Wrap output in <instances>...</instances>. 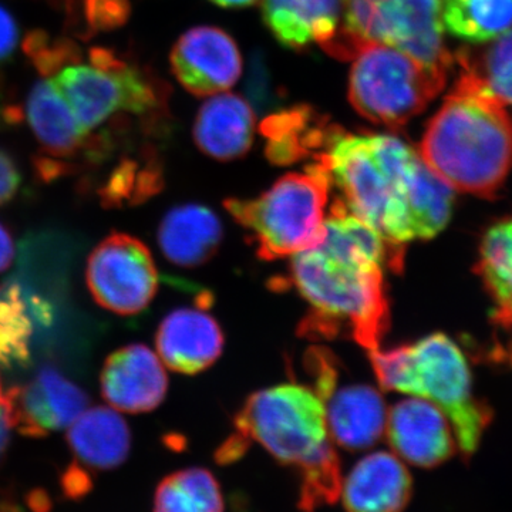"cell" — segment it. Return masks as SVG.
I'll list each match as a JSON object with an SVG mask.
<instances>
[{"instance_id":"cell-1","label":"cell","mask_w":512,"mask_h":512,"mask_svg":"<svg viewBox=\"0 0 512 512\" xmlns=\"http://www.w3.org/2000/svg\"><path fill=\"white\" fill-rule=\"evenodd\" d=\"M394 248L339 200L329 205L326 235L315 248L292 256L289 282L308 302L299 333L305 338L348 336L376 350L390 326L384 269L402 271Z\"/></svg>"},{"instance_id":"cell-2","label":"cell","mask_w":512,"mask_h":512,"mask_svg":"<svg viewBox=\"0 0 512 512\" xmlns=\"http://www.w3.org/2000/svg\"><path fill=\"white\" fill-rule=\"evenodd\" d=\"M235 434L217 453L231 463L255 441L282 466L301 478L299 510L316 512L335 503L342 488V470L326 421L325 403L309 386L284 383L249 396L235 417Z\"/></svg>"},{"instance_id":"cell-3","label":"cell","mask_w":512,"mask_h":512,"mask_svg":"<svg viewBox=\"0 0 512 512\" xmlns=\"http://www.w3.org/2000/svg\"><path fill=\"white\" fill-rule=\"evenodd\" d=\"M466 69L421 140V160L451 190L494 198L512 170V114Z\"/></svg>"},{"instance_id":"cell-4","label":"cell","mask_w":512,"mask_h":512,"mask_svg":"<svg viewBox=\"0 0 512 512\" xmlns=\"http://www.w3.org/2000/svg\"><path fill=\"white\" fill-rule=\"evenodd\" d=\"M315 160L325 165L330 190L357 218L394 248L413 242L410 198L419 151L390 134L346 133L333 126Z\"/></svg>"},{"instance_id":"cell-5","label":"cell","mask_w":512,"mask_h":512,"mask_svg":"<svg viewBox=\"0 0 512 512\" xmlns=\"http://www.w3.org/2000/svg\"><path fill=\"white\" fill-rule=\"evenodd\" d=\"M380 387L421 397L446 414L464 460L476 453L493 420V410L474 394L463 350L444 333L410 345L369 352Z\"/></svg>"},{"instance_id":"cell-6","label":"cell","mask_w":512,"mask_h":512,"mask_svg":"<svg viewBox=\"0 0 512 512\" xmlns=\"http://www.w3.org/2000/svg\"><path fill=\"white\" fill-rule=\"evenodd\" d=\"M329 174L316 160L305 173L286 174L252 200H228L225 208L249 234L265 261L292 258L315 248L326 235Z\"/></svg>"},{"instance_id":"cell-7","label":"cell","mask_w":512,"mask_h":512,"mask_svg":"<svg viewBox=\"0 0 512 512\" xmlns=\"http://www.w3.org/2000/svg\"><path fill=\"white\" fill-rule=\"evenodd\" d=\"M441 0H343V25L329 55L353 59L367 43L402 50L447 77L453 57L444 43Z\"/></svg>"},{"instance_id":"cell-8","label":"cell","mask_w":512,"mask_h":512,"mask_svg":"<svg viewBox=\"0 0 512 512\" xmlns=\"http://www.w3.org/2000/svg\"><path fill=\"white\" fill-rule=\"evenodd\" d=\"M446 80L402 50L367 43L353 57L349 101L366 120L399 131L427 109Z\"/></svg>"},{"instance_id":"cell-9","label":"cell","mask_w":512,"mask_h":512,"mask_svg":"<svg viewBox=\"0 0 512 512\" xmlns=\"http://www.w3.org/2000/svg\"><path fill=\"white\" fill-rule=\"evenodd\" d=\"M89 57V64L74 63L50 79L87 136L120 111L148 116L164 106L165 93L148 70L104 47H93Z\"/></svg>"},{"instance_id":"cell-10","label":"cell","mask_w":512,"mask_h":512,"mask_svg":"<svg viewBox=\"0 0 512 512\" xmlns=\"http://www.w3.org/2000/svg\"><path fill=\"white\" fill-rule=\"evenodd\" d=\"M86 285L100 308L120 316H136L156 298V261L143 241L113 232L89 255Z\"/></svg>"},{"instance_id":"cell-11","label":"cell","mask_w":512,"mask_h":512,"mask_svg":"<svg viewBox=\"0 0 512 512\" xmlns=\"http://www.w3.org/2000/svg\"><path fill=\"white\" fill-rule=\"evenodd\" d=\"M25 117L45 156L37 160V173L45 181L55 180L72 170L70 161L86 154L99 158L106 153V143L92 138L77 124L69 104L50 80H40L30 90L25 103Z\"/></svg>"},{"instance_id":"cell-12","label":"cell","mask_w":512,"mask_h":512,"mask_svg":"<svg viewBox=\"0 0 512 512\" xmlns=\"http://www.w3.org/2000/svg\"><path fill=\"white\" fill-rule=\"evenodd\" d=\"M13 429L29 437H45L69 429L87 410L89 394L53 366L37 369L35 375L2 394Z\"/></svg>"},{"instance_id":"cell-13","label":"cell","mask_w":512,"mask_h":512,"mask_svg":"<svg viewBox=\"0 0 512 512\" xmlns=\"http://www.w3.org/2000/svg\"><path fill=\"white\" fill-rule=\"evenodd\" d=\"M171 69L187 92L211 97L238 82L242 57L235 40L214 26L185 32L171 50Z\"/></svg>"},{"instance_id":"cell-14","label":"cell","mask_w":512,"mask_h":512,"mask_svg":"<svg viewBox=\"0 0 512 512\" xmlns=\"http://www.w3.org/2000/svg\"><path fill=\"white\" fill-rule=\"evenodd\" d=\"M387 440L403 463L434 468L457 453V441L446 414L436 404L410 396L387 412Z\"/></svg>"},{"instance_id":"cell-15","label":"cell","mask_w":512,"mask_h":512,"mask_svg":"<svg viewBox=\"0 0 512 512\" xmlns=\"http://www.w3.org/2000/svg\"><path fill=\"white\" fill-rule=\"evenodd\" d=\"M101 394L113 409L153 412L164 402L168 377L163 362L146 345L134 343L111 353L100 375Z\"/></svg>"},{"instance_id":"cell-16","label":"cell","mask_w":512,"mask_h":512,"mask_svg":"<svg viewBox=\"0 0 512 512\" xmlns=\"http://www.w3.org/2000/svg\"><path fill=\"white\" fill-rule=\"evenodd\" d=\"M67 446L74 457L67 471V490H83L90 473L114 470L127 460L131 430L127 421L109 407L84 410L67 429Z\"/></svg>"},{"instance_id":"cell-17","label":"cell","mask_w":512,"mask_h":512,"mask_svg":"<svg viewBox=\"0 0 512 512\" xmlns=\"http://www.w3.org/2000/svg\"><path fill=\"white\" fill-rule=\"evenodd\" d=\"M156 348L168 369L198 375L221 356L224 333L205 308L175 309L158 326Z\"/></svg>"},{"instance_id":"cell-18","label":"cell","mask_w":512,"mask_h":512,"mask_svg":"<svg viewBox=\"0 0 512 512\" xmlns=\"http://www.w3.org/2000/svg\"><path fill=\"white\" fill-rule=\"evenodd\" d=\"M320 399L325 403L330 439L349 451L375 446L386 431L387 407L369 384H333Z\"/></svg>"},{"instance_id":"cell-19","label":"cell","mask_w":512,"mask_h":512,"mask_svg":"<svg viewBox=\"0 0 512 512\" xmlns=\"http://www.w3.org/2000/svg\"><path fill=\"white\" fill-rule=\"evenodd\" d=\"M412 494L413 480L406 464L387 451L362 458L340 488L346 512H403Z\"/></svg>"},{"instance_id":"cell-20","label":"cell","mask_w":512,"mask_h":512,"mask_svg":"<svg viewBox=\"0 0 512 512\" xmlns=\"http://www.w3.org/2000/svg\"><path fill=\"white\" fill-rule=\"evenodd\" d=\"M262 18L282 46L329 53L342 33L343 0H262Z\"/></svg>"},{"instance_id":"cell-21","label":"cell","mask_w":512,"mask_h":512,"mask_svg":"<svg viewBox=\"0 0 512 512\" xmlns=\"http://www.w3.org/2000/svg\"><path fill=\"white\" fill-rule=\"evenodd\" d=\"M255 114L241 96L220 93L198 110L194 141L202 153L220 161L238 160L254 143Z\"/></svg>"},{"instance_id":"cell-22","label":"cell","mask_w":512,"mask_h":512,"mask_svg":"<svg viewBox=\"0 0 512 512\" xmlns=\"http://www.w3.org/2000/svg\"><path fill=\"white\" fill-rule=\"evenodd\" d=\"M158 247L171 264L197 268L217 254L222 241L218 215L200 204L171 208L158 227Z\"/></svg>"},{"instance_id":"cell-23","label":"cell","mask_w":512,"mask_h":512,"mask_svg":"<svg viewBox=\"0 0 512 512\" xmlns=\"http://www.w3.org/2000/svg\"><path fill=\"white\" fill-rule=\"evenodd\" d=\"M52 319L45 299L29 295L18 282H0V365L8 370L28 366L37 326Z\"/></svg>"},{"instance_id":"cell-24","label":"cell","mask_w":512,"mask_h":512,"mask_svg":"<svg viewBox=\"0 0 512 512\" xmlns=\"http://www.w3.org/2000/svg\"><path fill=\"white\" fill-rule=\"evenodd\" d=\"M476 274L493 302L491 320L512 328V217L485 232L478 251Z\"/></svg>"},{"instance_id":"cell-25","label":"cell","mask_w":512,"mask_h":512,"mask_svg":"<svg viewBox=\"0 0 512 512\" xmlns=\"http://www.w3.org/2000/svg\"><path fill=\"white\" fill-rule=\"evenodd\" d=\"M312 116L309 107H295L264 121L261 133L268 140L266 156L272 163L289 165L322 151L333 126H312Z\"/></svg>"},{"instance_id":"cell-26","label":"cell","mask_w":512,"mask_h":512,"mask_svg":"<svg viewBox=\"0 0 512 512\" xmlns=\"http://www.w3.org/2000/svg\"><path fill=\"white\" fill-rule=\"evenodd\" d=\"M441 19L463 42H493L512 28V0H441Z\"/></svg>"},{"instance_id":"cell-27","label":"cell","mask_w":512,"mask_h":512,"mask_svg":"<svg viewBox=\"0 0 512 512\" xmlns=\"http://www.w3.org/2000/svg\"><path fill=\"white\" fill-rule=\"evenodd\" d=\"M154 512H224L220 484L205 468L177 471L158 485Z\"/></svg>"},{"instance_id":"cell-28","label":"cell","mask_w":512,"mask_h":512,"mask_svg":"<svg viewBox=\"0 0 512 512\" xmlns=\"http://www.w3.org/2000/svg\"><path fill=\"white\" fill-rule=\"evenodd\" d=\"M160 167L153 160H121L97 188L104 208H126L146 202L161 190Z\"/></svg>"},{"instance_id":"cell-29","label":"cell","mask_w":512,"mask_h":512,"mask_svg":"<svg viewBox=\"0 0 512 512\" xmlns=\"http://www.w3.org/2000/svg\"><path fill=\"white\" fill-rule=\"evenodd\" d=\"M483 52H463L457 60L461 69L473 73L503 103L512 106V28L490 42Z\"/></svg>"},{"instance_id":"cell-30","label":"cell","mask_w":512,"mask_h":512,"mask_svg":"<svg viewBox=\"0 0 512 512\" xmlns=\"http://www.w3.org/2000/svg\"><path fill=\"white\" fill-rule=\"evenodd\" d=\"M23 50L43 76H56L64 67L82 60L79 46L69 39H53L45 32H32L23 40Z\"/></svg>"},{"instance_id":"cell-31","label":"cell","mask_w":512,"mask_h":512,"mask_svg":"<svg viewBox=\"0 0 512 512\" xmlns=\"http://www.w3.org/2000/svg\"><path fill=\"white\" fill-rule=\"evenodd\" d=\"M69 5L86 35L120 28L131 12L128 0H69Z\"/></svg>"},{"instance_id":"cell-32","label":"cell","mask_w":512,"mask_h":512,"mask_svg":"<svg viewBox=\"0 0 512 512\" xmlns=\"http://www.w3.org/2000/svg\"><path fill=\"white\" fill-rule=\"evenodd\" d=\"M22 183V170L18 161L9 151L0 148V208L15 200Z\"/></svg>"},{"instance_id":"cell-33","label":"cell","mask_w":512,"mask_h":512,"mask_svg":"<svg viewBox=\"0 0 512 512\" xmlns=\"http://www.w3.org/2000/svg\"><path fill=\"white\" fill-rule=\"evenodd\" d=\"M19 26L8 9L0 5V66L8 63L19 45Z\"/></svg>"},{"instance_id":"cell-34","label":"cell","mask_w":512,"mask_h":512,"mask_svg":"<svg viewBox=\"0 0 512 512\" xmlns=\"http://www.w3.org/2000/svg\"><path fill=\"white\" fill-rule=\"evenodd\" d=\"M15 238L8 225L0 221V275L6 274L15 261Z\"/></svg>"},{"instance_id":"cell-35","label":"cell","mask_w":512,"mask_h":512,"mask_svg":"<svg viewBox=\"0 0 512 512\" xmlns=\"http://www.w3.org/2000/svg\"><path fill=\"white\" fill-rule=\"evenodd\" d=\"M12 430L13 426L9 414L6 412L5 406L0 403V458L5 456L6 450H8Z\"/></svg>"},{"instance_id":"cell-36","label":"cell","mask_w":512,"mask_h":512,"mask_svg":"<svg viewBox=\"0 0 512 512\" xmlns=\"http://www.w3.org/2000/svg\"><path fill=\"white\" fill-rule=\"evenodd\" d=\"M215 5L227 9L248 8V6L255 5L259 0H211Z\"/></svg>"},{"instance_id":"cell-37","label":"cell","mask_w":512,"mask_h":512,"mask_svg":"<svg viewBox=\"0 0 512 512\" xmlns=\"http://www.w3.org/2000/svg\"><path fill=\"white\" fill-rule=\"evenodd\" d=\"M2 394H3V392H2V383H0V399H2Z\"/></svg>"},{"instance_id":"cell-38","label":"cell","mask_w":512,"mask_h":512,"mask_svg":"<svg viewBox=\"0 0 512 512\" xmlns=\"http://www.w3.org/2000/svg\"><path fill=\"white\" fill-rule=\"evenodd\" d=\"M67 2H69V0H67Z\"/></svg>"}]
</instances>
